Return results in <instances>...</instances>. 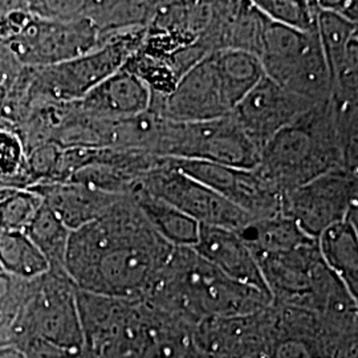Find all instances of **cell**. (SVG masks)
<instances>
[{"label": "cell", "instance_id": "1", "mask_svg": "<svg viewBox=\"0 0 358 358\" xmlns=\"http://www.w3.org/2000/svg\"><path fill=\"white\" fill-rule=\"evenodd\" d=\"M174 247L159 236L131 196L71 232L65 272L78 291L143 300L158 282Z\"/></svg>", "mask_w": 358, "mask_h": 358}, {"label": "cell", "instance_id": "2", "mask_svg": "<svg viewBox=\"0 0 358 358\" xmlns=\"http://www.w3.org/2000/svg\"><path fill=\"white\" fill-rule=\"evenodd\" d=\"M145 301L194 329L199 322L250 315L271 304L267 294L234 282L194 248H174Z\"/></svg>", "mask_w": 358, "mask_h": 358}, {"label": "cell", "instance_id": "3", "mask_svg": "<svg viewBox=\"0 0 358 358\" xmlns=\"http://www.w3.org/2000/svg\"><path fill=\"white\" fill-rule=\"evenodd\" d=\"M8 346L24 358H87L77 288L65 271L28 280Z\"/></svg>", "mask_w": 358, "mask_h": 358}, {"label": "cell", "instance_id": "4", "mask_svg": "<svg viewBox=\"0 0 358 358\" xmlns=\"http://www.w3.org/2000/svg\"><path fill=\"white\" fill-rule=\"evenodd\" d=\"M256 169L282 194L329 171H357L348 161L329 101L313 106L271 138Z\"/></svg>", "mask_w": 358, "mask_h": 358}, {"label": "cell", "instance_id": "5", "mask_svg": "<svg viewBox=\"0 0 358 358\" xmlns=\"http://www.w3.org/2000/svg\"><path fill=\"white\" fill-rule=\"evenodd\" d=\"M87 358H152L174 320L145 300L77 289Z\"/></svg>", "mask_w": 358, "mask_h": 358}, {"label": "cell", "instance_id": "6", "mask_svg": "<svg viewBox=\"0 0 358 358\" xmlns=\"http://www.w3.org/2000/svg\"><path fill=\"white\" fill-rule=\"evenodd\" d=\"M146 28L110 35L94 51L59 64L28 68V96L32 108L44 103H69L121 69L141 45Z\"/></svg>", "mask_w": 358, "mask_h": 358}, {"label": "cell", "instance_id": "7", "mask_svg": "<svg viewBox=\"0 0 358 358\" xmlns=\"http://www.w3.org/2000/svg\"><path fill=\"white\" fill-rule=\"evenodd\" d=\"M154 155L243 169H254L259 162L257 149L231 115L201 122L162 118Z\"/></svg>", "mask_w": 358, "mask_h": 358}, {"label": "cell", "instance_id": "8", "mask_svg": "<svg viewBox=\"0 0 358 358\" xmlns=\"http://www.w3.org/2000/svg\"><path fill=\"white\" fill-rule=\"evenodd\" d=\"M269 358H357L358 320H333L271 301Z\"/></svg>", "mask_w": 358, "mask_h": 358}, {"label": "cell", "instance_id": "9", "mask_svg": "<svg viewBox=\"0 0 358 358\" xmlns=\"http://www.w3.org/2000/svg\"><path fill=\"white\" fill-rule=\"evenodd\" d=\"M357 171L334 170L282 192V215L292 219L309 238H317L345 219L357 224Z\"/></svg>", "mask_w": 358, "mask_h": 358}, {"label": "cell", "instance_id": "10", "mask_svg": "<svg viewBox=\"0 0 358 358\" xmlns=\"http://www.w3.org/2000/svg\"><path fill=\"white\" fill-rule=\"evenodd\" d=\"M145 192L164 199L201 226L241 231L252 219L203 183L171 166L165 158L140 183Z\"/></svg>", "mask_w": 358, "mask_h": 358}, {"label": "cell", "instance_id": "11", "mask_svg": "<svg viewBox=\"0 0 358 358\" xmlns=\"http://www.w3.org/2000/svg\"><path fill=\"white\" fill-rule=\"evenodd\" d=\"M26 68H41L76 59L100 48L106 40L88 19L48 20L32 15L26 28L4 41Z\"/></svg>", "mask_w": 358, "mask_h": 358}, {"label": "cell", "instance_id": "12", "mask_svg": "<svg viewBox=\"0 0 358 358\" xmlns=\"http://www.w3.org/2000/svg\"><path fill=\"white\" fill-rule=\"evenodd\" d=\"M171 166L203 183L252 220L282 215V192L260 171L202 161L165 158Z\"/></svg>", "mask_w": 358, "mask_h": 358}, {"label": "cell", "instance_id": "13", "mask_svg": "<svg viewBox=\"0 0 358 358\" xmlns=\"http://www.w3.org/2000/svg\"><path fill=\"white\" fill-rule=\"evenodd\" d=\"M149 110L176 122H201L230 115L234 103L214 55H208L180 77L167 97H152Z\"/></svg>", "mask_w": 358, "mask_h": 358}, {"label": "cell", "instance_id": "14", "mask_svg": "<svg viewBox=\"0 0 358 358\" xmlns=\"http://www.w3.org/2000/svg\"><path fill=\"white\" fill-rule=\"evenodd\" d=\"M312 108V103L264 76L235 106L231 115L260 153L271 138Z\"/></svg>", "mask_w": 358, "mask_h": 358}, {"label": "cell", "instance_id": "15", "mask_svg": "<svg viewBox=\"0 0 358 358\" xmlns=\"http://www.w3.org/2000/svg\"><path fill=\"white\" fill-rule=\"evenodd\" d=\"M272 308L250 315L202 321L192 344L207 358H269Z\"/></svg>", "mask_w": 358, "mask_h": 358}, {"label": "cell", "instance_id": "16", "mask_svg": "<svg viewBox=\"0 0 358 358\" xmlns=\"http://www.w3.org/2000/svg\"><path fill=\"white\" fill-rule=\"evenodd\" d=\"M150 103L152 92L148 85L124 66L75 101L81 113L103 121L143 115L150 109Z\"/></svg>", "mask_w": 358, "mask_h": 358}, {"label": "cell", "instance_id": "17", "mask_svg": "<svg viewBox=\"0 0 358 358\" xmlns=\"http://www.w3.org/2000/svg\"><path fill=\"white\" fill-rule=\"evenodd\" d=\"M192 248L231 280L269 296L255 256L236 231L201 226L198 242Z\"/></svg>", "mask_w": 358, "mask_h": 358}, {"label": "cell", "instance_id": "18", "mask_svg": "<svg viewBox=\"0 0 358 358\" xmlns=\"http://www.w3.org/2000/svg\"><path fill=\"white\" fill-rule=\"evenodd\" d=\"M71 231L77 230L103 214L124 196L92 189L76 182H51L31 187Z\"/></svg>", "mask_w": 358, "mask_h": 358}, {"label": "cell", "instance_id": "19", "mask_svg": "<svg viewBox=\"0 0 358 358\" xmlns=\"http://www.w3.org/2000/svg\"><path fill=\"white\" fill-rule=\"evenodd\" d=\"M325 266L358 299V226L345 219L331 226L317 238Z\"/></svg>", "mask_w": 358, "mask_h": 358}, {"label": "cell", "instance_id": "20", "mask_svg": "<svg viewBox=\"0 0 358 358\" xmlns=\"http://www.w3.org/2000/svg\"><path fill=\"white\" fill-rule=\"evenodd\" d=\"M130 196L153 230L167 243L174 248H192L196 244L201 231V224L198 222L169 205L164 199L145 192L141 186H138Z\"/></svg>", "mask_w": 358, "mask_h": 358}, {"label": "cell", "instance_id": "21", "mask_svg": "<svg viewBox=\"0 0 358 358\" xmlns=\"http://www.w3.org/2000/svg\"><path fill=\"white\" fill-rule=\"evenodd\" d=\"M238 234L254 256L285 252L316 241L303 232L292 219L284 215L252 220Z\"/></svg>", "mask_w": 358, "mask_h": 358}, {"label": "cell", "instance_id": "22", "mask_svg": "<svg viewBox=\"0 0 358 358\" xmlns=\"http://www.w3.org/2000/svg\"><path fill=\"white\" fill-rule=\"evenodd\" d=\"M155 6L157 1H85L83 17L105 38L129 29L146 28Z\"/></svg>", "mask_w": 358, "mask_h": 358}, {"label": "cell", "instance_id": "23", "mask_svg": "<svg viewBox=\"0 0 358 358\" xmlns=\"http://www.w3.org/2000/svg\"><path fill=\"white\" fill-rule=\"evenodd\" d=\"M0 268L23 280H32L48 272L45 257L24 231L0 230Z\"/></svg>", "mask_w": 358, "mask_h": 358}, {"label": "cell", "instance_id": "24", "mask_svg": "<svg viewBox=\"0 0 358 358\" xmlns=\"http://www.w3.org/2000/svg\"><path fill=\"white\" fill-rule=\"evenodd\" d=\"M24 232L45 257L50 269L65 271V252L72 231L56 217L51 208L43 203Z\"/></svg>", "mask_w": 358, "mask_h": 358}, {"label": "cell", "instance_id": "25", "mask_svg": "<svg viewBox=\"0 0 358 358\" xmlns=\"http://www.w3.org/2000/svg\"><path fill=\"white\" fill-rule=\"evenodd\" d=\"M213 55L235 109L247 93L266 76L263 66L257 57L247 52L226 50Z\"/></svg>", "mask_w": 358, "mask_h": 358}, {"label": "cell", "instance_id": "26", "mask_svg": "<svg viewBox=\"0 0 358 358\" xmlns=\"http://www.w3.org/2000/svg\"><path fill=\"white\" fill-rule=\"evenodd\" d=\"M0 187L31 189L27 154L22 138L11 129L0 127Z\"/></svg>", "mask_w": 358, "mask_h": 358}, {"label": "cell", "instance_id": "27", "mask_svg": "<svg viewBox=\"0 0 358 358\" xmlns=\"http://www.w3.org/2000/svg\"><path fill=\"white\" fill-rule=\"evenodd\" d=\"M43 205L31 189L0 187V230L24 231Z\"/></svg>", "mask_w": 358, "mask_h": 358}, {"label": "cell", "instance_id": "28", "mask_svg": "<svg viewBox=\"0 0 358 358\" xmlns=\"http://www.w3.org/2000/svg\"><path fill=\"white\" fill-rule=\"evenodd\" d=\"M256 7L269 20L300 32L316 29L317 8L315 1L294 0H254Z\"/></svg>", "mask_w": 358, "mask_h": 358}, {"label": "cell", "instance_id": "29", "mask_svg": "<svg viewBox=\"0 0 358 358\" xmlns=\"http://www.w3.org/2000/svg\"><path fill=\"white\" fill-rule=\"evenodd\" d=\"M28 280L0 269V348L10 345L11 333L26 297Z\"/></svg>", "mask_w": 358, "mask_h": 358}, {"label": "cell", "instance_id": "30", "mask_svg": "<svg viewBox=\"0 0 358 358\" xmlns=\"http://www.w3.org/2000/svg\"><path fill=\"white\" fill-rule=\"evenodd\" d=\"M23 68L24 66L15 59L8 45L0 40V85L8 88Z\"/></svg>", "mask_w": 358, "mask_h": 358}, {"label": "cell", "instance_id": "31", "mask_svg": "<svg viewBox=\"0 0 358 358\" xmlns=\"http://www.w3.org/2000/svg\"><path fill=\"white\" fill-rule=\"evenodd\" d=\"M316 6L329 13H336L346 20L357 24L358 22V3L352 0H329V1H315Z\"/></svg>", "mask_w": 358, "mask_h": 358}, {"label": "cell", "instance_id": "32", "mask_svg": "<svg viewBox=\"0 0 358 358\" xmlns=\"http://www.w3.org/2000/svg\"><path fill=\"white\" fill-rule=\"evenodd\" d=\"M0 358H24V356L13 346L0 348Z\"/></svg>", "mask_w": 358, "mask_h": 358}, {"label": "cell", "instance_id": "33", "mask_svg": "<svg viewBox=\"0 0 358 358\" xmlns=\"http://www.w3.org/2000/svg\"><path fill=\"white\" fill-rule=\"evenodd\" d=\"M6 97H7V88L0 85V113H1L4 103H6Z\"/></svg>", "mask_w": 358, "mask_h": 358}]
</instances>
